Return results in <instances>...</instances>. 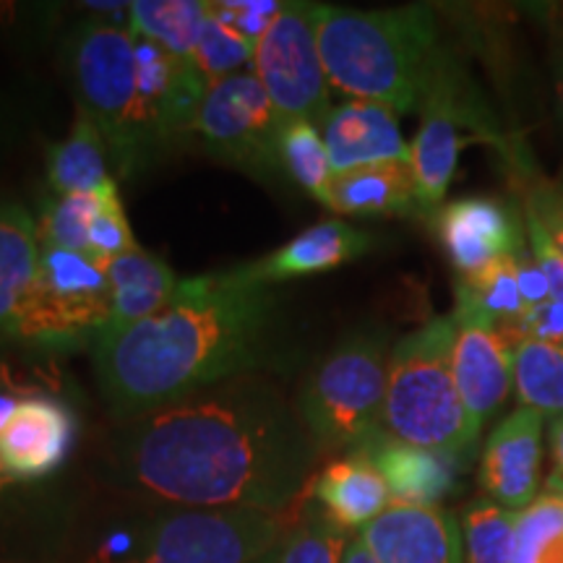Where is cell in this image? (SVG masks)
I'll use <instances>...</instances> for the list:
<instances>
[{
	"label": "cell",
	"mask_w": 563,
	"mask_h": 563,
	"mask_svg": "<svg viewBox=\"0 0 563 563\" xmlns=\"http://www.w3.org/2000/svg\"><path fill=\"white\" fill-rule=\"evenodd\" d=\"M316 452L279 386L243 373L129 420L118 467L186 509L282 514L306 488Z\"/></svg>",
	"instance_id": "6da1fadb"
},
{
	"label": "cell",
	"mask_w": 563,
	"mask_h": 563,
	"mask_svg": "<svg viewBox=\"0 0 563 563\" xmlns=\"http://www.w3.org/2000/svg\"><path fill=\"white\" fill-rule=\"evenodd\" d=\"M277 295L228 272L180 279L152 319L95 342V371L112 415L133 420L183 397L256 373L277 344Z\"/></svg>",
	"instance_id": "7a4b0ae2"
},
{
	"label": "cell",
	"mask_w": 563,
	"mask_h": 563,
	"mask_svg": "<svg viewBox=\"0 0 563 563\" xmlns=\"http://www.w3.org/2000/svg\"><path fill=\"white\" fill-rule=\"evenodd\" d=\"M316 30L332 89L352 100L384 104L397 115L422 108L446 58L439 51V24L428 5L357 11L319 3Z\"/></svg>",
	"instance_id": "3957f363"
},
{
	"label": "cell",
	"mask_w": 563,
	"mask_h": 563,
	"mask_svg": "<svg viewBox=\"0 0 563 563\" xmlns=\"http://www.w3.org/2000/svg\"><path fill=\"white\" fill-rule=\"evenodd\" d=\"M454 316H435L394 344L384 431L460 462L473 454L481 426L470 418L454 378Z\"/></svg>",
	"instance_id": "277c9868"
},
{
	"label": "cell",
	"mask_w": 563,
	"mask_h": 563,
	"mask_svg": "<svg viewBox=\"0 0 563 563\" xmlns=\"http://www.w3.org/2000/svg\"><path fill=\"white\" fill-rule=\"evenodd\" d=\"M68 53L79 108L100 125L118 175L131 178L159 154L141 102L136 37L115 24L84 21Z\"/></svg>",
	"instance_id": "5b68a950"
},
{
	"label": "cell",
	"mask_w": 563,
	"mask_h": 563,
	"mask_svg": "<svg viewBox=\"0 0 563 563\" xmlns=\"http://www.w3.org/2000/svg\"><path fill=\"white\" fill-rule=\"evenodd\" d=\"M282 540V514L180 509L112 532L84 563H258Z\"/></svg>",
	"instance_id": "8992f818"
},
{
	"label": "cell",
	"mask_w": 563,
	"mask_h": 563,
	"mask_svg": "<svg viewBox=\"0 0 563 563\" xmlns=\"http://www.w3.org/2000/svg\"><path fill=\"white\" fill-rule=\"evenodd\" d=\"M389 357L376 332L352 334L308 373L295 412L319 449H357L384 431Z\"/></svg>",
	"instance_id": "52a82bcc"
},
{
	"label": "cell",
	"mask_w": 563,
	"mask_h": 563,
	"mask_svg": "<svg viewBox=\"0 0 563 563\" xmlns=\"http://www.w3.org/2000/svg\"><path fill=\"white\" fill-rule=\"evenodd\" d=\"M40 269L13 340L37 347H79L97 342L110 319L108 262L91 253L40 245Z\"/></svg>",
	"instance_id": "ba28073f"
},
{
	"label": "cell",
	"mask_w": 563,
	"mask_h": 563,
	"mask_svg": "<svg viewBox=\"0 0 563 563\" xmlns=\"http://www.w3.org/2000/svg\"><path fill=\"white\" fill-rule=\"evenodd\" d=\"M316 11L319 3H285L253 53V74L269 95L279 121L323 125L332 112V84L321 60Z\"/></svg>",
	"instance_id": "9c48e42d"
},
{
	"label": "cell",
	"mask_w": 563,
	"mask_h": 563,
	"mask_svg": "<svg viewBox=\"0 0 563 563\" xmlns=\"http://www.w3.org/2000/svg\"><path fill=\"white\" fill-rule=\"evenodd\" d=\"M279 115L253 70H238L209 84L196 112L194 133L217 159L251 178L269 180L279 173Z\"/></svg>",
	"instance_id": "30bf717a"
},
{
	"label": "cell",
	"mask_w": 563,
	"mask_h": 563,
	"mask_svg": "<svg viewBox=\"0 0 563 563\" xmlns=\"http://www.w3.org/2000/svg\"><path fill=\"white\" fill-rule=\"evenodd\" d=\"M420 112L418 136L410 146V167L420 214L433 217L446 199L462 146L473 141L462 136L464 125L473 123V112L464 104L460 74L449 58H443L435 70Z\"/></svg>",
	"instance_id": "8fae6325"
},
{
	"label": "cell",
	"mask_w": 563,
	"mask_h": 563,
	"mask_svg": "<svg viewBox=\"0 0 563 563\" xmlns=\"http://www.w3.org/2000/svg\"><path fill=\"white\" fill-rule=\"evenodd\" d=\"M452 316L456 327L454 378L470 418L483 428L514 384V344L462 290H456Z\"/></svg>",
	"instance_id": "7c38bea8"
},
{
	"label": "cell",
	"mask_w": 563,
	"mask_h": 563,
	"mask_svg": "<svg viewBox=\"0 0 563 563\" xmlns=\"http://www.w3.org/2000/svg\"><path fill=\"white\" fill-rule=\"evenodd\" d=\"M433 228L462 277H473L485 266L525 251L517 214L506 203L485 196H464L441 207L433 214Z\"/></svg>",
	"instance_id": "4fadbf2b"
},
{
	"label": "cell",
	"mask_w": 563,
	"mask_h": 563,
	"mask_svg": "<svg viewBox=\"0 0 563 563\" xmlns=\"http://www.w3.org/2000/svg\"><path fill=\"white\" fill-rule=\"evenodd\" d=\"M76 439L68 405L47 394L19 397L0 426V464L16 483L53 475L66 462Z\"/></svg>",
	"instance_id": "5bb4252c"
},
{
	"label": "cell",
	"mask_w": 563,
	"mask_h": 563,
	"mask_svg": "<svg viewBox=\"0 0 563 563\" xmlns=\"http://www.w3.org/2000/svg\"><path fill=\"white\" fill-rule=\"evenodd\" d=\"M543 462V415L519 407L504 418L485 441L481 483L490 501L511 511H525L540 488Z\"/></svg>",
	"instance_id": "9a60e30c"
},
{
	"label": "cell",
	"mask_w": 563,
	"mask_h": 563,
	"mask_svg": "<svg viewBox=\"0 0 563 563\" xmlns=\"http://www.w3.org/2000/svg\"><path fill=\"white\" fill-rule=\"evenodd\" d=\"M136 55L146 123L154 144L162 150L167 141L194 133L196 112L209 84L196 70L191 58H178L154 42L136 40Z\"/></svg>",
	"instance_id": "2e32d148"
},
{
	"label": "cell",
	"mask_w": 563,
	"mask_h": 563,
	"mask_svg": "<svg viewBox=\"0 0 563 563\" xmlns=\"http://www.w3.org/2000/svg\"><path fill=\"white\" fill-rule=\"evenodd\" d=\"M361 538L378 563H464L462 527L439 506L391 504Z\"/></svg>",
	"instance_id": "e0dca14e"
},
{
	"label": "cell",
	"mask_w": 563,
	"mask_h": 563,
	"mask_svg": "<svg viewBox=\"0 0 563 563\" xmlns=\"http://www.w3.org/2000/svg\"><path fill=\"white\" fill-rule=\"evenodd\" d=\"M371 241L373 238L368 232L352 228L342 220H327L295 235L290 243L282 245L269 256L235 266L230 274L243 285L272 287L279 285V282L308 277V274L329 272L355 262L357 256H363L371 249Z\"/></svg>",
	"instance_id": "ac0fdd59"
},
{
	"label": "cell",
	"mask_w": 563,
	"mask_h": 563,
	"mask_svg": "<svg viewBox=\"0 0 563 563\" xmlns=\"http://www.w3.org/2000/svg\"><path fill=\"white\" fill-rule=\"evenodd\" d=\"M323 144L334 175L382 162H410L397 112L368 100H347L329 112Z\"/></svg>",
	"instance_id": "d6986e66"
},
{
	"label": "cell",
	"mask_w": 563,
	"mask_h": 563,
	"mask_svg": "<svg viewBox=\"0 0 563 563\" xmlns=\"http://www.w3.org/2000/svg\"><path fill=\"white\" fill-rule=\"evenodd\" d=\"M355 452H363L376 464L389 485L391 504L439 506L456 485V460L431 449L412 446L386 431L371 435Z\"/></svg>",
	"instance_id": "ffe728a7"
},
{
	"label": "cell",
	"mask_w": 563,
	"mask_h": 563,
	"mask_svg": "<svg viewBox=\"0 0 563 563\" xmlns=\"http://www.w3.org/2000/svg\"><path fill=\"white\" fill-rule=\"evenodd\" d=\"M110 319L97 340L121 334L136 323L152 319L178 290V277L162 258L144 249H133L108 262Z\"/></svg>",
	"instance_id": "44dd1931"
},
{
	"label": "cell",
	"mask_w": 563,
	"mask_h": 563,
	"mask_svg": "<svg viewBox=\"0 0 563 563\" xmlns=\"http://www.w3.org/2000/svg\"><path fill=\"white\" fill-rule=\"evenodd\" d=\"M323 207L342 217H407L418 209L410 162H382L336 173Z\"/></svg>",
	"instance_id": "7402d4cb"
},
{
	"label": "cell",
	"mask_w": 563,
	"mask_h": 563,
	"mask_svg": "<svg viewBox=\"0 0 563 563\" xmlns=\"http://www.w3.org/2000/svg\"><path fill=\"white\" fill-rule=\"evenodd\" d=\"M313 496L344 530L352 527L363 530L391 506L389 485L363 452H352L327 464L313 481Z\"/></svg>",
	"instance_id": "603a6c76"
},
{
	"label": "cell",
	"mask_w": 563,
	"mask_h": 563,
	"mask_svg": "<svg viewBox=\"0 0 563 563\" xmlns=\"http://www.w3.org/2000/svg\"><path fill=\"white\" fill-rule=\"evenodd\" d=\"M37 222L21 203H0V334H16L21 306L40 269Z\"/></svg>",
	"instance_id": "cb8c5ba5"
},
{
	"label": "cell",
	"mask_w": 563,
	"mask_h": 563,
	"mask_svg": "<svg viewBox=\"0 0 563 563\" xmlns=\"http://www.w3.org/2000/svg\"><path fill=\"white\" fill-rule=\"evenodd\" d=\"M108 157L100 125L87 110L76 108L68 139L47 150V183L55 196H100L118 186L108 173Z\"/></svg>",
	"instance_id": "d4e9b609"
},
{
	"label": "cell",
	"mask_w": 563,
	"mask_h": 563,
	"mask_svg": "<svg viewBox=\"0 0 563 563\" xmlns=\"http://www.w3.org/2000/svg\"><path fill=\"white\" fill-rule=\"evenodd\" d=\"M207 16L209 3L203 0H136L129 3V32L178 58H191Z\"/></svg>",
	"instance_id": "484cf974"
},
{
	"label": "cell",
	"mask_w": 563,
	"mask_h": 563,
	"mask_svg": "<svg viewBox=\"0 0 563 563\" xmlns=\"http://www.w3.org/2000/svg\"><path fill=\"white\" fill-rule=\"evenodd\" d=\"M514 386L525 407L561 418L563 415V350L545 342L514 344Z\"/></svg>",
	"instance_id": "4316f807"
},
{
	"label": "cell",
	"mask_w": 563,
	"mask_h": 563,
	"mask_svg": "<svg viewBox=\"0 0 563 563\" xmlns=\"http://www.w3.org/2000/svg\"><path fill=\"white\" fill-rule=\"evenodd\" d=\"M279 170L302 191L323 203L329 180H332V162L319 129L311 121H282L277 136Z\"/></svg>",
	"instance_id": "83f0119b"
},
{
	"label": "cell",
	"mask_w": 563,
	"mask_h": 563,
	"mask_svg": "<svg viewBox=\"0 0 563 563\" xmlns=\"http://www.w3.org/2000/svg\"><path fill=\"white\" fill-rule=\"evenodd\" d=\"M456 290L470 295L481 306V311L501 329L506 340L511 344L519 342V327H522L527 306L522 292H519L514 256L485 266L473 277H462Z\"/></svg>",
	"instance_id": "f1b7e54d"
},
{
	"label": "cell",
	"mask_w": 563,
	"mask_h": 563,
	"mask_svg": "<svg viewBox=\"0 0 563 563\" xmlns=\"http://www.w3.org/2000/svg\"><path fill=\"white\" fill-rule=\"evenodd\" d=\"M517 517L490 498L470 504L462 519L464 563H511Z\"/></svg>",
	"instance_id": "f546056e"
},
{
	"label": "cell",
	"mask_w": 563,
	"mask_h": 563,
	"mask_svg": "<svg viewBox=\"0 0 563 563\" xmlns=\"http://www.w3.org/2000/svg\"><path fill=\"white\" fill-rule=\"evenodd\" d=\"M511 563H563V504L551 493L519 511Z\"/></svg>",
	"instance_id": "4dcf8cb0"
},
{
	"label": "cell",
	"mask_w": 563,
	"mask_h": 563,
	"mask_svg": "<svg viewBox=\"0 0 563 563\" xmlns=\"http://www.w3.org/2000/svg\"><path fill=\"white\" fill-rule=\"evenodd\" d=\"M253 53H256V45L249 37H243L235 26L228 24L209 3L207 24H203L199 45L191 55V63L203 76V81L214 84L224 76L238 74L245 66H253Z\"/></svg>",
	"instance_id": "1f68e13d"
},
{
	"label": "cell",
	"mask_w": 563,
	"mask_h": 563,
	"mask_svg": "<svg viewBox=\"0 0 563 563\" xmlns=\"http://www.w3.org/2000/svg\"><path fill=\"white\" fill-rule=\"evenodd\" d=\"M350 538L323 509H311L277 548L279 563H342Z\"/></svg>",
	"instance_id": "d6a6232c"
},
{
	"label": "cell",
	"mask_w": 563,
	"mask_h": 563,
	"mask_svg": "<svg viewBox=\"0 0 563 563\" xmlns=\"http://www.w3.org/2000/svg\"><path fill=\"white\" fill-rule=\"evenodd\" d=\"M97 196H53L42 209L40 245L74 253H89V224Z\"/></svg>",
	"instance_id": "836d02e7"
},
{
	"label": "cell",
	"mask_w": 563,
	"mask_h": 563,
	"mask_svg": "<svg viewBox=\"0 0 563 563\" xmlns=\"http://www.w3.org/2000/svg\"><path fill=\"white\" fill-rule=\"evenodd\" d=\"M133 249H139V245L133 241L118 186H112L110 191L97 196V209L89 224V253L102 262H110V258L123 256Z\"/></svg>",
	"instance_id": "e575fe53"
},
{
	"label": "cell",
	"mask_w": 563,
	"mask_h": 563,
	"mask_svg": "<svg viewBox=\"0 0 563 563\" xmlns=\"http://www.w3.org/2000/svg\"><path fill=\"white\" fill-rule=\"evenodd\" d=\"M525 217L543 230V235L563 256V180H534L525 201Z\"/></svg>",
	"instance_id": "d590c367"
},
{
	"label": "cell",
	"mask_w": 563,
	"mask_h": 563,
	"mask_svg": "<svg viewBox=\"0 0 563 563\" xmlns=\"http://www.w3.org/2000/svg\"><path fill=\"white\" fill-rule=\"evenodd\" d=\"M214 11L235 26L243 37H249L253 45H258V40L264 37V32L269 30V24L277 19V13L285 9V3L279 0H222V3H211Z\"/></svg>",
	"instance_id": "8d00e7d4"
},
{
	"label": "cell",
	"mask_w": 563,
	"mask_h": 563,
	"mask_svg": "<svg viewBox=\"0 0 563 563\" xmlns=\"http://www.w3.org/2000/svg\"><path fill=\"white\" fill-rule=\"evenodd\" d=\"M51 389H58V373L42 371L40 365H21L0 355V391L11 397H37Z\"/></svg>",
	"instance_id": "74e56055"
},
{
	"label": "cell",
	"mask_w": 563,
	"mask_h": 563,
	"mask_svg": "<svg viewBox=\"0 0 563 563\" xmlns=\"http://www.w3.org/2000/svg\"><path fill=\"white\" fill-rule=\"evenodd\" d=\"M522 340L545 342L563 350V306L548 300L543 306L527 308L522 327H519V342Z\"/></svg>",
	"instance_id": "f35d334b"
},
{
	"label": "cell",
	"mask_w": 563,
	"mask_h": 563,
	"mask_svg": "<svg viewBox=\"0 0 563 563\" xmlns=\"http://www.w3.org/2000/svg\"><path fill=\"white\" fill-rule=\"evenodd\" d=\"M525 222H527V241H530L534 262L540 264V269H543L548 279V287H551V300L563 306V256L553 249L551 241H548L538 224L532 220H525Z\"/></svg>",
	"instance_id": "ab89813d"
},
{
	"label": "cell",
	"mask_w": 563,
	"mask_h": 563,
	"mask_svg": "<svg viewBox=\"0 0 563 563\" xmlns=\"http://www.w3.org/2000/svg\"><path fill=\"white\" fill-rule=\"evenodd\" d=\"M514 266H517L519 292H522L527 308L543 306V302L551 300V287H548L545 274L540 269V264L534 262L530 249H525L522 253L514 256Z\"/></svg>",
	"instance_id": "60d3db41"
},
{
	"label": "cell",
	"mask_w": 563,
	"mask_h": 563,
	"mask_svg": "<svg viewBox=\"0 0 563 563\" xmlns=\"http://www.w3.org/2000/svg\"><path fill=\"white\" fill-rule=\"evenodd\" d=\"M551 454H553V475H563V415L551 422Z\"/></svg>",
	"instance_id": "b9f144b4"
},
{
	"label": "cell",
	"mask_w": 563,
	"mask_h": 563,
	"mask_svg": "<svg viewBox=\"0 0 563 563\" xmlns=\"http://www.w3.org/2000/svg\"><path fill=\"white\" fill-rule=\"evenodd\" d=\"M342 563H378L376 555L371 553V548L363 543V538L357 534V538L350 540L347 551H344V559Z\"/></svg>",
	"instance_id": "7bdbcfd3"
},
{
	"label": "cell",
	"mask_w": 563,
	"mask_h": 563,
	"mask_svg": "<svg viewBox=\"0 0 563 563\" xmlns=\"http://www.w3.org/2000/svg\"><path fill=\"white\" fill-rule=\"evenodd\" d=\"M545 493H551V496L559 498L563 504V475H551L545 481Z\"/></svg>",
	"instance_id": "ee69618b"
},
{
	"label": "cell",
	"mask_w": 563,
	"mask_h": 563,
	"mask_svg": "<svg viewBox=\"0 0 563 563\" xmlns=\"http://www.w3.org/2000/svg\"><path fill=\"white\" fill-rule=\"evenodd\" d=\"M11 485H16V481H13V477L3 470V464H0V496H3V493L9 490Z\"/></svg>",
	"instance_id": "f6af8a7d"
},
{
	"label": "cell",
	"mask_w": 563,
	"mask_h": 563,
	"mask_svg": "<svg viewBox=\"0 0 563 563\" xmlns=\"http://www.w3.org/2000/svg\"><path fill=\"white\" fill-rule=\"evenodd\" d=\"M258 563H279V559H277V551H272L269 555H266V559H262Z\"/></svg>",
	"instance_id": "bcb514c9"
},
{
	"label": "cell",
	"mask_w": 563,
	"mask_h": 563,
	"mask_svg": "<svg viewBox=\"0 0 563 563\" xmlns=\"http://www.w3.org/2000/svg\"><path fill=\"white\" fill-rule=\"evenodd\" d=\"M561 108H563V81H561Z\"/></svg>",
	"instance_id": "7dc6e473"
}]
</instances>
